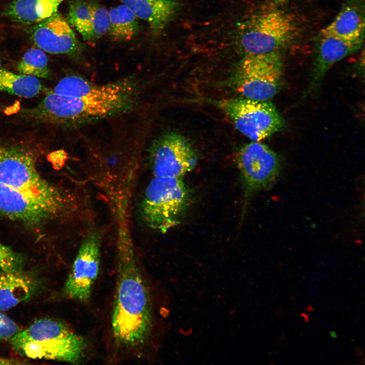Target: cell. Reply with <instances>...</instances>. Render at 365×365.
<instances>
[{
    "mask_svg": "<svg viewBox=\"0 0 365 365\" xmlns=\"http://www.w3.org/2000/svg\"><path fill=\"white\" fill-rule=\"evenodd\" d=\"M119 259L111 325L115 342L136 349L148 340L152 326L150 299L142 273L130 250Z\"/></svg>",
    "mask_w": 365,
    "mask_h": 365,
    "instance_id": "1",
    "label": "cell"
},
{
    "mask_svg": "<svg viewBox=\"0 0 365 365\" xmlns=\"http://www.w3.org/2000/svg\"><path fill=\"white\" fill-rule=\"evenodd\" d=\"M10 341L16 352L31 359L77 363L85 353V343L80 336L63 323L50 318L34 321Z\"/></svg>",
    "mask_w": 365,
    "mask_h": 365,
    "instance_id": "2",
    "label": "cell"
},
{
    "mask_svg": "<svg viewBox=\"0 0 365 365\" xmlns=\"http://www.w3.org/2000/svg\"><path fill=\"white\" fill-rule=\"evenodd\" d=\"M35 106L24 110L25 117L62 126L81 124L124 114L133 110L137 98L96 99L56 94L48 90Z\"/></svg>",
    "mask_w": 365,
    "mask_h": 365,
    "instance_id": "3",
    "label": "cell"
},
{
    "mask_svg": "<svg viewBox=\"0 0 365 365\" xmlns=\"http://www.w3.org/2000/svg\"><path fill=\"white\" fill-rule=\"evenodd\" d=\"M0 183L54 204H73L63 191L41 176L32 154L21 145L0 143Z\"/></svg>",
    "mask_w": 365,
    "mask_h": 365,
    "instance_id": "4",
    "label": "cell"
},
{
    "mask_svg": "<svg viewBox=\"0 0 365 365\" xmlns=\"http://www.w3.org/2000/svg\"><path fill=\"white\" fill-rule=\"evenodd\" d=\"M191 196L182 178L153 176L141 201L142 219L150 228L166 233L181 222Z\"/></svg>",
    "mask_w": 365,
    "mask_h": 365,
    "instance_id": "5",
    "label": "cell"
},
{
    "mask_svg": "<svg viewBox=\"0 0 365 365\" xmlns=\"http://www.w3.org/2000/svg\"><path fill=\"white\" fill-rule=\"evenodd\" d=\"M283 67L281 52L245 55L234 74L232 84L245 98L268 101L282 88Z\"/></svg>",
    "mask_w": 365,
    "mask_h": 365,
    "instance_id": "6",
    "label": "cell"
},
{
    "mask_svg": "<svg viewBox=\"0 0 365 365\" xmlns=\"http://www.w3.org/2000/svg\"><path fill=\"white\" fill-rule=\"evenodd\" d=\"M297 32L296 22L291 15L269 11L249 21L241 36V46L245 55L281 52L295 40Z\"/></svg>",
    "mask_w": 365,
    "mask_h": 365,
    "instance_id": "7",
    "label": "cell"
},
{
    "mask_svg": "<svg viewBox=\"0 0 365 365\" xmlns=\"http://www.w3.org/2000/svg\"><path fill=\"white\" fill-rule=\"evenodd\" d=\"M218 105L236 128L253 141L269 137L284 126L283 118L269 100L230 98Z\"/></svg>",
    "mask_w": 365,
    "mask_h": 365,
    "instance_id": "8",
    "label": "cell"
},
{
    "mask_svg": "<svg viewBox=\"0 0 365 365\" xmlns=\"http://www.w3.org/2000/svg\"><path fill=\"white\" fill-rule=\"evenodd\" d=\"M236 162L247 196L271 187L282 167L278 155L260 141L242 146L237 154Z\"/></svg>",
    "mask_w": 365,
    "mask_h": 365,
    "instance_id": "9",
    "label": "cell"
},
{
    "mask_svg": "<svg viewBox=\"0 0 365 365\" xmlns=\"http://www.w3.org/2000/svg\"><path fill=\"white\" fill-rule=\"evenodd\" d=\"M150 150L154 176L182 178L195 168L198 161L192 144L183 136L174 132L159 136Z\"/></svg>",
    "mask_w": 365,
    "mask_h": 365,
    "instance_id": "10",
    "label": "cell"
},
{
    "mask_svg": "<svg viewBox=\"0 0 365 365\" xmlns=\"http://www.w3.org/2000/svg\"><path fill=\"white\" fill-rule=\"evenodd\" d=\"M71 210L0 183V215L8 219L35 227L68 215Z\"/></svg>",
    "mask_w": 365,
    "mask_h": 365,
    "instance_id": "11",
    "label": "cell"
},
{
    "mask_svg": "<svg viewBox=\"0 0 365 365\" xmlns=\"http://www.w3.org/2000/svg\"><path fill=\"white\" fill-rule=\"evenodd\" d=\"M101 239L100 234L95 230L83 238L64 285L65 294L69 298L80 302L89 298L99 272Z\"/></svg>",
    "mask_w": 365,
    "mask_h": 365,
    "instance_id": "12",
    "label": "cell"
},
{
    "mask_svg": "<svg viewBox=\"0 0 365 365\" xmlns=\"http://www.w3.org/2000/svg\"><path fill=\"white\" fill-rule=\"evenodd\" d=\"M52 92L59 95L96 99L138 98L140 87L133 77H127L103 85L94 84L76 75L61 79Z\"/></svg>",
    "mask_w": 365,
    "mask_h": 365,
    "instance_id": "13",
    "label": "cell"
},
{
    "mask_svg": "<svg viewBox=\"0 0 365 365\" xmlns=\"http://www.w3.org/2000/svg\"><path fill=\"white\" fill-rule=\"evenodd\" d=\"M32 38L38 48L49 53L72 54L78 50V41L74 31L57 13L35 26Z\"/></svg>",
    "mask_w": 365,
    "mask_h": 365,
    "instance_id": "14",
    "label": "cell"
},
{
    "mask_svg": "<svg viewBox=\"0 0 365 365\" xmlns=\"http://www.w3.org/2000/svg\"><path fill=\"white\" fill-rule=\"evenodd\" d=\"M363 41H350L320 33L317 46L309 88L313 90L320 83L327 71L337 62L358 51Z\"/></svg>",
    "mask_w": 365,
    "mask_h": 365,
    "instance_id": "15",
    "label": "cell"
},
{
    "mask_svg": "<svg viewBox=\"0 0 365 365\" xmlns=\"http://www.w3.org/2000/svg\"><path fill=\"white\" fill-rule=\"evenodd\" d=\"M320 33L350 41H363L364 0H346L335 19Z\"/></svg>",
    "mask_w": 365,
    "mask_h": 365,
    "instance_id": "16",
    "label": "cell"
},
{
    "mask_svg": "<svg viewBox=\"0 0 365 365\" xmlns=\"http://www.w3.org/2000/svg\"><path fill=\"white\" fill-rule=\"evenodd\" d=\"M36 282L29 274L0 269V311H5L28 300L35 291Z\"/></svg>",
    "mask_w": 365,
    "mask_h": 365,
    "instance_id": "17",
    "label": "cell"
},
{
    "mask_svg": "<svg viewBox=\"0 0 365 365\" xmlns=\"http://www.w3.org/2000/svg\"><path fill=\"white\" fill-rule=\"evenodd\" d=\"M137 18L147 21L155 32L161 31L174 17L178 7L172 0H121Z\"/></svg>",
    "mask_w": 365,
    "mask_h": 365,
    "instance_id": "18",
    "label": "cell"
},
{
    "mask_svg": "<svg viewBox=\"0 0 365 365\" xmlns=\"http://www.w3.org/2000/svg\"><path fill=\"white\" fill-rule=\"evenodd\" d=\"M65 0H14L6 15L15 22L31 24L40 23L57 13Z\"/></svg>",
    "mask_w": 365,
    "mask_h": 365,
    "instance_id": "19",
    "label": "cell"
},
{
    "mask_svg": "<svg viewBox=\"0 0 365 365\" xmlns=\"http://www.w3.org/2000/svg\"><path fill=\"white\" fill-rule=\"evenodd\" d=\"M48 90L37 78L16 74L0 67V91L30 98Z\"/></svg>",
    "mask_w": 365,
    "mask_h": 365,
    "instance_id": "20",
    "label": "cell"
},
{
    "mask_svg": "<svg viewBox=\"0 0 365 365\" xmlns=\"http://www.w3.org/2000/svg\"><path fill=\"white\" fill-rule=\"evenodd\" d=\"M108 12V32L114 41H128L136 35L138 29L137 17L127 6L121 5L112 8Z\"/></svg>",
    "mask_w": 365,
    "mask_h": 365,
    "instance_id": "21",
    "label": "cell"
},
{
    "mask_svg": "<svg viewBox=\"0 0 365 365\" xmlns=\"http://www.w3.org/2000/svg\"><path fill=\"white\" fill-rule=\"evenodd\" d=\"M19 74L42 79L50 78L48 60L44 51L39 48H31L23 55L17 65Z\"/></svg>",
    "mask_w": 365,
    "mask_h": 365,
    "instance_id": "22",
    "label": "cell"
},
{
    "mask_svg": "<svg viewBox=\"0 0 365 365\" xmlns=\"http://www.w3.org/2000/svg\"><path fill=\"white\" fill-rule=\"evenodd\" d=\"M92 4L82 1L76 0L69 4L68 18L82 35L84 40L90 42Z\"/></svg>",
    "mask_w": 365,
    "mask_h": 365,
    "instance_id": "23",
    "label": "cell"
},
{
    "mask_svg": "<svg viewBox=\"0 0 365 365\" xmlns=\"http://www.w3.org/2000/svg\"><path fill=\"white\" fill-rule=\"evenodd\" d=\"M110 27L108 10L104 7L92 4L90 42L100 39L107 33Z\"/></svg>",
    "mask_w": 365,
    "mask_h": 365,
    "instance_id": "24",
    "label": "cell"
},
{
    "mask_svg": "<svg viewBox=\"0 0 365 365\" xmlns=\"http://www.w3.org/2000/svg\"><path fill=\"white\" fill-rule=\"evenodd\" d=\"M24 258L0 241V269L8 272L23 271Z\"/></svg>",
    "mask_w": 365,
    "mask_h": 365,
    "instance_id": "25",
    "label": "cell"
},
{
    "mask_svg": "<svg viewBox=\"0 0 365 365\" xmlns=\"http://www.w3.org/2000/svg\"><path fill=\"white\" fill-rule=\"evenodd\" d=\"M19 331L18 325L0 311V343L10 340Z\"/></svg>",
    "mask_w": 365,
    "mask_h": 365,
    "instance_id": "26",
    "label": "cell"
},
{
    "mask_svg": "<svg viewBox=\"0 0 365 365\" xmlns=\"http://www.w3.org/2000/svg\"><path fill=\"white\" fill-rule=\"evenodd\" d=\"M19 360L0 357V364H23Z\"/></svg>",
    "mask_w": 365,
    "mask_h": 365,
    "instance_id": "27",
    "label": "cell"
},
{
    "mask_svg": "<svg viewBox=\"0 0 365 365\" xmlns=\"http://www.w3.org/2000/svg\"><path fill=\"white\" fill-rule=\"evenodd\" d=\"M288 0H269L272 5L274 6H279L283 4L286 2Z\"/></svg>",
    "mask_w": 365,
    "mask_h": 365,
    "instance_id": "28",
    "label": "cell"
},
{
    "mask_svg": "<svg viewBox=\"0 0 365 365\" xmlns=\"http://www.w3.org/2000/svg\"><path fill=\"white\" fill-rule=\"evenodd\" d=\"M330 334L332 338H337V335H336V334L335 333V332H333V331H330Z\"/></svg>",
    "mask_w": 365,
    "mask_h": 365,
    "instance_id": "29",
    "label": "cell"
},
{
    "mask_svg": "<svg viewBox=\"0 0 365 365\" xmlns=\"http://www.w3.org/2000/svg\"><path fill=\"white\" fill-rule=\"evenodd\" d=\"M1 58H0V67H1Z\"/></svg>",
    "mask_w": 365,
    "mask_h": 365,
    "instance_id": "30",
    "label": "cell"
}]
</instances>
